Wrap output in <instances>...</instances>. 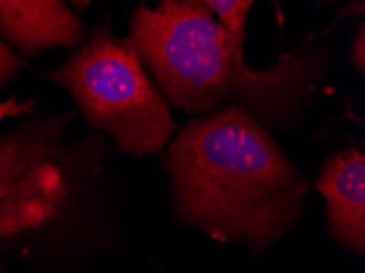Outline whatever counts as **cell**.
I'll return each mask as SVG.
<instances>
[{
  "mask_svg": "<svg viewBox=\"0 0 365 273\" xmlns=\"http://www.w3.org/2000/svg\"><path fill=\"white\" fill-rule=\"evenodd\" d=\"M56 128L26 126L0 138V237L53 221L71 195Z\"/></svg>",
  "mask_w": 365,
  "mask_h": 273,
  "instance_id": "cell-4",
  "label": "cell"
},
{
  "mask_svg": "<svg viewBox=\"0 0 365 273\" xmlns=\"http://www.w3.org/2000/svg\"><path fill=\"white\" fill-rule=\"evenodd\" d=\"M317 190L326 202L331 236L351 252H365V153L347 148L329 155L322 165Z\"/></svg>",
  "mask_w": 365,
  "mask_h": 273,
  "instance_id": "cell-5",
  "label": "cell"
},
{
  "mask_svg": "<svg viewBox=\"0 0 365 273\" xmlns=\"http://www.w3.org/2000/svg\"><path fill=\"white\" fill-rule=\"evenodd\" d=\"M203 4L228 35L246 41L247 16L254 5L251 0H203Z\"/></svg>",
  "mask_w": 365,
  "mask_h": 273,
  "instance_id": "cell-7",
  "label": "cell"
},
{
  "mask_svg": "<svg viewBox=\"0 0 365 273\" xmlns=\"http://www.w3.org/2000/svg\"><path fill=\"white\" fill-rule=\"evenodd\" d=\"M35 107V100H29V102H16V98H9L5 102H0V123L2 120L10 118V116H20L29 113Z\"/></svg>",
  "mask_w": 365,
  "mask_h": 273,
  "instance_id": "cell-10",
  "label": "cell"
},
{
  "mask_svg": "<svg viewBox=\"0 0 365 273\" xmlns=\"http://www.w3.org/2000/svg\"><path fill=\"white\" fill-rule=\"evenodd\" d=\"M0 35L21 54L81 48L87 26L59 0H0Z\"/></svg>",
  "mask_w": 365,
  "mask_h": 273,
  "instance_id": "cell-6",
  "label": "cell"
},
{
  "mask_svg": "<svg viewBox=\"0 0 365 273\" xmlns=\"http://www.w3.org/2000/svg\"><path fill=\"white\" fill-rule=\"evenodd\" d=\"M44 77L66 88L87 125L112 138L133 159L163 154L175 135L173 108L148 74L136 46L130 36L115 35L108 21Z\"/></svg>",
  "mask_w": 365,
  "mask_h": 273,
  "instance_id": "cell-3",
  "label": "cell"
},
{
  "mask_svg": "<svg viewBox=\"0 0 365 273\" xmlns=\"http://www.w3.org/2000/svg\"><path fill=\"white\" fill-rule=\"evenodd\" d=\"M130 40L170 108L190 118L237 108L267 131L293 130L317 102L333 58L317 44L280 54L272 68L252 69L245 43L218 25L203 0L138 5Z\"/></svg>",
  "mask_w": 365,
  "mask_h": 273,
  "instance_id": "cell-1",
  "label": "cell"
},
{
  "mask_svg": "<svg viewBox=\"0 0 365 273\" xmlns=\"http://www.w3.org/2000/svg\"><path fill=\"white\" fill-rule=\"evenodd\" d=\"M25 66V61L19 58L0 36V86L12 82Z\"/></svg>",
  "mask_w": 365,
  "mask_h": 273,
  "instance_id": "cell-8",
  "label": "cell"
},
{
  "mask_svg": "<svg viewBox=\"0 0 365 273\" xmlns=\"http://www.w3.org/2000/svg\"><path fill=\"white\" fill-rule=\"evenodd\" d=\"M175 220L262 254L300 220L309 178L272 133L231 108L190 118L164 149Z\"/></svg>",
  "mask_w": 365,
  "mask_h": 273,
  "instance_id": "cell-2",
  "label": "cell"
},
{
  "mask_svg": "<svg viewBox=\"0 0 365 273\" xmlns=\"http://www.w3.org/2000/svg\"><path fill=\"white\" fill-rule=\"evenodd\" d=\"M351 63L354 69L364 74L365 71V21L361 20L356 36L351 44Z\"/></svg>",
  "mask_w": 365,
  "mask_h": 273,
  "instance_id": "cell-9",
  "label": "cell"
},
{
  "mask_svg": "<svg viewBox=\"0 0 365 273\" xmlns=\"http://www.w3.org/2000/svg\"><path fill=\"white\" fill-rule=\"evenodd\" d=\"M0 273H2V270H0Z\"/></svg>",
  "mask_w": 365,
  "mask_h": 273,
  "instance_id": "cell-11",
  "label": "cell"
}]
</instances>
